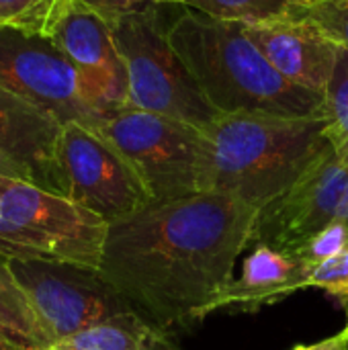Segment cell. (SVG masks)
Returning a JSON list of instances; mask_svg holds the SVG:
<instances>
[{
    "mask_svg": "<svg viewBox=\"0 0 348 350\" xmlns=\"http://www.w3.org/2000/svg\"><path fill=\"white\" fill-rule=\"evenodd\" d=\"M258 213L207 191L152 203L109 226L98 271L142 316L168 330L191 328L234 279Z\"/></svg>",
    "mask_w": 348,
    "mask_h": 350,
    "instance_id": "1",
    "label": "cell"
},
{
    "mask_svg": "<svg viewBox=\"0 0 348 350\" xmlns=\"http://www.w3.org/2000/svg\"><path fill=\"white\" fill-rule=\"evenodd\" d=\"M328 148L324 117L219 115L201 129L199 193L228 195L263 211Z\"/></svg>",
    "mask_w": 348,
    "mask_h": 350,
    "instance_id": "2",
    "label": "cell"
},
{
    "mask_svg": "<svg viewBox=\"0 0 348 350\" xmlns=\"http://www.w3.org/2000/svg\"><path fill=\"white\" fill-rule=\"evenodd\" d=\"M168 39L219 115L324 117V96L283 78L242 23L183 12L168 27Z\"/></svg>",
    "mask_w": 348,
    "mask_h": 350,
    "instance_id": "3",
    "label": "cell"
},
{
    "mask_svg": "<svg viewBox=\"0 0 348 350\" xmlns=\"http://www.w3.org/2000/svg\"><path fill=\"white\" fill-rule=\"evenodd\" d=\"M109 224L72 199L0 174V254L101 269Z\"/></svg>",
    "mask_w": 348,
    "mask_h": 350,
    "instance_id": "4",
    "label": "cell"
},
{
    "mask_svg": "<svg viewBox=\"0 0 348 350\" xmlns=\"http://www.w3.org/2000/svg\"><path fill=\"white\" fill-rule=\"evenodd\" d=\"M127 72V107L205 129L219 113L174 51L156 6L107 21Z\"/></svg>",
    "mask_w": 348,
    "mask_h": 350,
    "instance_id": "5",
    "label": "cell"
},
{
    "mask_svg": "<svg viewBox=\"0 0 348 350\" xmlns=\"http://www.w3.org/2000/svg\"><path fill=\"white\" fill-rule=\"evenodd\" d=\"M137 172L154 203L199 193L201 129L139 109H121L92 127Z\"/></svg>",
    "mask_w": 348,
    "mask_h": 350,
    "instance_id": "6",
    "label": "cell"
},
{
    "mask_svg": "<svg viewBox=\"0 0 348 350\" xmlns=\"http://www.w3.org/2000/svg\"><path fill=\"white\" fill-rule=\"evenodd\" d=\"M8 267L55 342L133 312L98 269L31 258H8Z\"/></svg>",
    "mask_w": 348,
    "mask_h": 350,
    "instance_id": "7",
    "label": "cell"
},
{
    "mask_svg": "<svg viewBox=\"0 0 348 350\" xmlns=\"http://www.w3.org/2000/svg\"><path fill=\"white\" fill-rule=\"evenodd\" d=\"M57 158L66 197L109 226L154 203L131 164L105 137L82 123L64 125Z\"/></svg>",
    "mask_w": 348,
    "mask_h": 350,
    "instance_id": "8",
    "label": "cell"
},
{
    "mask_svg": "<svg viewBox=\"0 0 348 350\" xmlns=\"http://www.w3.org/2000/svg\"><path fill=\"white\" fill-rule=\"evenodd\" d=\"M0 86L51 113L59 123L94 127L103 113L82 76L51 39L0 27Z\"/></svg>",
    "mask_w": 348,
    "mask_h": 350,
    "instance_id": "9",
    "label": "cell"
},
{
    "mask_svg": "<svg viewBox=\"0 0 348 350\" xmlns=\"http://www.w3.org/2000/svg\"><path fill=\"white\" fill-rule=\"evenodd\" d=\"M332 224L348 226V160L330 146L283 197L258 213L254 242L295 254Z\"/></svg>",
    "mask_w": 348,
    "mask_h": 350,
    "instance_id": "10",
    "label": "cell"
},
{
    "mask_svg": "<svg viewBox=\"0 0 348 350\" xmlns=\"http://www.w3.org/2000/svg\"><path fill=\"white\" fill-rule=\"evenodd\" d=\"M49 39L78 70L103 119L127 109V72L101 14L74 0Z\"/></svg>",
    "mask_w": 348,
    "mask_h": 350,
    "instance_id": "11",
    "label": "cell"
},
{
    "mask_svg": "<svg viewBox=\"0 0 348 350\" xmlns=\"http://www.w3.org/2000/svg\"><path fill=\"white\" fill-rule=\"evenodd\" d=\"M242 27L283 78L324 96L340 47L318 25L285 12Z\"/></svg>",
    "mask_w": 348,
    "mask_h": 350,
    "instance_id": "12",
    "label": "cell"
},
{
    "mask_svg": "<svg viewBox=\"0 0 348 350\" xmlns=\"http://www.w3.org/2000/svg\"><path fill=\"white\" fill-rule=\"evenodd\" d=\"M64 123L25 96L0 86V150L41 189L66 197L59 168Z\"/></svg>",
    "mask_w": 348,
    "mask_h": 350,
    "instance_id": "13",
    "label": "cell"
},
{
    "mask_svg": "<svg viewBox=\"0 0 348 350\" xmlns=\"http://www.w3.org/2000/svg\"><path fill=\"white\" fill-rule=\"evenodd\" d=\"M310 273L312 267L295 254L256 242L242 265V275L232 279L213 297L205 310V318L213 312L252 314L267 306H275L310 287Z\"/></svg>",
    "mask_w": 348,
    "mask_h": 350,
    "instance_id": "14",
    "label": "cell"
},
{
    "mask_svg": "<svg viewBox=\"0 0 348 350\" xmlns=\"http://www.w3.org/2000/svg\"><path fill=\"white\" fill-rule=\"evenodd\" d=\"M49 350H183V347L168 328L133 310L62 338Z\"/></svg>",
    "mask_w": 348,
    "mask_h": 350,
    "instance_id": "15",
    "label": "cell"
},
{
    "mask_svg": "<svg viewBox=\"0 0 348 350\" xmlns=\"http://www.w3.org/2000/svg\"><path fill=\"white\" fill-rule=\"evenodd\" d=\"M0 336L16 350H49L55 340L0 254Z\"/></svg>",
    "mask_w": 348,
    "mask_h": 350,
    "instance_id": "16",
    "label": "cell"
},
{
    "mask_svg": "<svg viewBox=\"0 0 348 350\" xmlns=\"http://www.w3.org/2000/svg\"><path fill=\"white\" fill-rule=\"evenodd\" d=\"M74 0H0V27L51 37Z\"/></svg>",
    "mask_w": 348,
    "mask_h": 350,
    "instance_id": "17",
    "label": "cell"
},
{
    "mask_svg": "<svg viewBox=\"0 0 348 350\" xmlns=\"http://www.w3.org/2000/svg\"><path fill=\"white\" fill-rule=\"evenodd\" d=\"M326 137L332 150L348 160V51L338 49L336 66L324 92Z\"/></svg>",
    "mask_w": 348,
    "mask_h": 350,
    "instance_id": "18",
    "label": "cell"
},
{
    "mask_svg": "<svg viewBox=\"0 0 348 350\" xmlns=\"http://www.w3.org/2000/svg\"><path fill=\"white\" fill-rule=\"evenodd\" d=\"M297 0H185L187 6L219 21L254 23L285 14Z\"/></svg>",
    "mask_w": 348,
    "mask_h": 350,
    "instance_id": "19",
    "label": "cell"
},
{
    "mask_svg": "<svg viewBox=\"0 0 348 350\" xmlns=\"http://www.w3.org/2000/svg\"><path fill=\"white\" fill-rule=\"evenodd\" d=\"M287 12L312 21L348 51V0H297Z\"/></svg>",
    "mask_w": 348,
    "mask_h": 350,
    "instance_id": "20",
    "label": "cell"
},
{
    "mask_svg": "<svg viewBox=\"0 0 348 350\" xmlns=\"http://www.w3.org/2000/svg\"><path fill=\"white\" fill-rule=\"evenodd\" d=\"M348 250V226L332 224L318 234H314L302 248L295 250V256L302 258L306 265L314 267L326 258H332L340 252Z\"/></svg>",
    "mask_w": 348,
    "mask_h": 350,
    "instance_id": "21",
    "label": "cell"
},
{
    "mask_svg": "<svg viewBox=\"0 0 348 350\" xmlns=\"http://www.w3.org/2000/svg\"><path fill=\"white\" fill-rule=\"evenodd\" d=\"M310 287L322 289L348 306V250L312 267Z\"/></svg>",
    "mask_w": 348,
    "mask_h": 350,
    "instance_id": "22",
    "label": "cell"
},
{
    "mask_svg": "<svg viewBox=\"0 0 348 350\" xmlns=\"http://www.w3.org/2000/svg\"><path fill=\"white\" fill-rule=\"evenodd\" d=\"M78 2H82L84 6H88L96 14H101L105 21H111L115 16H121V14L131 12V10H139L146 6H156L158 2H180V4H185V0H78Z\"/></svg>",
    "mask_w": 348,
    "mask_h": 350,
    "instance_id": "23",
    "label": "cell"
},
{
    "mask_svg": "<svg viewBox=\"0 0 348 350\" xmlns=\"http://www.w3.org/2000/svg\"><path fill=\"white\" fill-rule=\"evenodd\" d=\"M291 350H348V324L345 330H340L330 338H324L314 345H297Z\"/></svg>",
    "mask_w": 348,
    "mask_h": 350,
    "instance_id": "24",
    "label": "cell"
},
{
    "mask_svg": "<svg viewBox=\"0 0 348 350\" xmlns=\"http://www.w3.org/2000/svg\"><path fill=\"white\" fill-rule=\"evenodd\" d=\"M0 174H4V176H12V178H23V180H29L31 183V178H29V174L14 162V160H10L2 150H0Z\"/></svg>",
    "mask_w": 348,
    "mask_h": 350,
    "instance_id": "25",
    "label": "cell"
},
{
    "mask_svg": "<svg viewBox=\"0 0 348 350\" xmlns=\"http://www.w3.org/2000/svg\"><path fill=\"white\" fill-rule=\"evenodd\" d=\"M0 350H16V349H14V347H12L10 342H6V340H4V338L0 336Z\"/></svg>",
    "mask_w": 348,
    "mask_h": 350,
    "instance_id": "26",
    "label": "cell"
}]
</instances>
